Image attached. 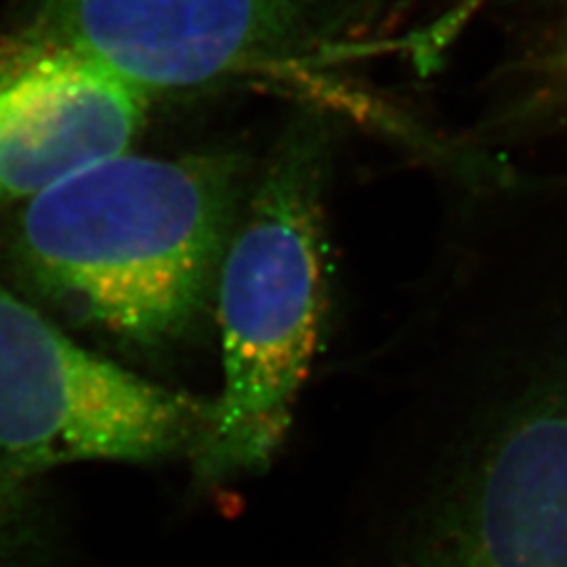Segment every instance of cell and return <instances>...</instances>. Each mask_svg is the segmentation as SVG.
I'll return each instance as SVG.
<instances>
[{
  "mask_svg": "<svg viewBox=\"0 0 567 567\" xmlns=\"http://www.w3.org/2000/svg\"><path fill=\"white\" fill-rule=\"evenodd\" d=\"M21 482L0 471V547L20 519Z\"/></svg>",
  "mask_w": 567,
  "mask_h": 567,
  "instance_id": "cell-8",
  "label": "cell"
},
{
  "mask_svg": "<svg viewBox=\"0 0 567 567\" xmlns=\"http://www.w3.org/2000/svg\"><path fill=\"white\" fill-rule=\"evenodd\" d=\"M244 182L236 154L122 152L25 200L13 252L23 278L76 324L164 349L217 292Z\"/></svg>",
  "mask_w": 567,
  "mask_h": 567,
  "instance_id": "cell-2",
  "label": "cell"
},
{
  "mask_svg": "<svg viewBox=\"0 0 567 567\" xmlns=\"http://www.w3.org/2000/svg\"><path fill=\"white\" fill-rule=\"evenodd\" d=\"M503 84L505 100L494 128L522 135L567 122V9L508 61Z\"/></svg>",
  "mask_w": 567,
  "mask_h": 567,
  "instance_id": "cell-7",
  "label": "cell"
},
{
  "mask_svg": "<svg viewBox=\"0 0 567 567\" xmlns=\"http://www.w3.org/2000/svg\"><path fill=\"white\" fill-rule=\"evenodd\" d=\"M355 0H41L32 37L150 97L349 53Z\"/></svg>",
  "mask_w": 567,
  "mask_h": 567,
  "instance_id": "cell-4",
  "label": "cell"
},
{
  "mask_svg": "<svg viewBox=\"0 0 567 567\" xmlns=\"http://www.w3.org/2000/svg\"><path fill=\"white\" fill-rule=\"evenodd\" d=\"M328 131L299 114L244 200L217 280L224 386L198 442V482L261 473L282 450L326 309Z\"/></svg>",
  "mask_w": 567,
  "mask_h": 567,
  "instance_id": "cell-3",
  "label": "cell"
},
{
  "mask_svg": "<svg viewBox=\"0 0 567 567\" xmlns=\"http://www.w3.org/2000/svg\"><path fill=\"white\" fill-rule=\"evenodd\" d=\"M492 349L389 442L347 567H567V318Z\"/></svg>",
  "mask_w": 567,
  "mask_h": 567,
  "instance_id": "cell-1",
  "label": "cell"
},
{
  "mask_svg": "<svg viewBox=\"0 0 567 567\" xmlns=\"http://www.w3.org/2000/svg\"><path fill=\"white\" fill-rule=\"evenodd\" d=\"M210 408L86 351L0 282L2 473L23 482L81 461L192 454Z\"/></svg>",
  "mask_w": 567,
  "mask_h": 567,
  "instance_id": "cell-5",
  "label": "cell"
},
{
  "mask_svg": "<svg viewBox=\"0 0 567 567\" xmlns=\"http://www.w3.org/2000/svg\"><path fill=\"white\" fill-rule=\"evenodd\" d=\"M147 103L89 61L30 34L0 68V198L30 200L126 152Z\"/></svg>",
  "mask_w": 567,
  "mask_h": 567,
  "instance_id": "cell-6",
  "label": "cell"
}]
</instances>
